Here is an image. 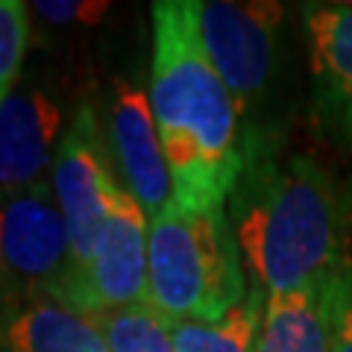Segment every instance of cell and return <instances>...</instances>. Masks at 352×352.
I'll list each match as a JSON object with an SVG mask.
<instances>
[{
  "label": "cell",
  "mask_w": 352,
  "mask_h": 352,
  "mask_svg": "<svg viewBox=\"0 0 352 352\" xmlns=\"http://www.w3.org/2000/svg\"><path fill=\"white\" fill-rule=\"evenodd\" d=\"M329 323H332V352H352V264H344L332 279Z\"/></svg>",
  "instance_id": "16"
},
{
  "label": "cell",
  "mask_w": 352,
  "mask_h": 352,
  "mask_svg": "<svg viewBox=\"0 0 352 352\" xmlns=\"http://www.w3.org/2000/svg\"><path fill=\"white\" fill-rule=\"evenodd\" d=\"M332 279L296 291L267 294L258 352H332V323H329Z\"/></svg>",
  "instance_id": "12"
},
{
  "label": "cell",
  "mask_w": 352,
  "mask_h": 352,
  "mask_svg": "<svg viewBox=\"0 0 352 352\" xmlns=\"http://www.w3.org/2000/svg\"><path fill=\"white\" fill-rule=\"evenodd\" d=\"M36 15L47 24L68 27V24H97L109 12V3L103 0H38Z\"/></svg>",
  "instance_id": "17"
},
{
  "label": "cell",
  "mask_w": 352,
  "mask_h": 352,
  "mask_svg": "<svg viewBox=\"0 0 352 352\" xmlns=\"http://www.w3.org/2000/svg\"><path fill=\"white\" fill-rule=\"evenodd\" d=\"M109 144L120 185L153 220L173 203V179L164 159L150 94L135 82L118 80L109 106Z\"/></svg>",
  "instance_id": "9"
},
{
  "label": "cell",
  "mask_w": 352,
  "mask_h": 352,
  "mask_svg": "<svg viewBox=\"0 0 352 352\" xmlns=\"http://www.w3.org/2000/svg\"><path fill=\"white\" fill-rule=\"evenodd\" d=\"M188 9L208 62L229 88L241 118H247L276 68L285 6L267 0H188Z\"/></svg>",
  "instance_id": "5"
},
{
  "label": "cell",
  "mask_w": 352,
  "mask_h": 352,
  "mask_svg": "<svg viewBox=\"0 0 352 352\" xmlns=\"http://www.w3.org/2000/svg\"><path fill=\"white\" fill-rule=\"evenodd\" d=\"M264 294L252 285L244 302L220 320H170L176 352H258Z\"/></svg>",
  "instance_id": "13"
},
{
  "label": "cell",
  "mask_w": 352,
  "mask_h": 352,
  "mask_svg": "<svg viewBox=\"0 0 352 352\" xmlns=\"http://www.w3.org/2000/svg\"><path fill=\"white\" fill-rule=\"evenodd\" d=\"M302 30L314 109L326 132L352 147V3H305Z\"/></svg>",
  "instance_id": "10"
},
{
  "label": "cell",
  "mask_w": 352,
  "mask_h": 352,
  "mask_svg": "<svg viewBox=\"0 0 352 352\" xmlns=\"http://www.w3.org/2000/svg\"><path fill=\"white\" fill-rule=\"evenodd\" d=\"M241 258L264 294L296 291L344 267V203L317 159L244 135V168L226 203Z\"/></svg>",
  "instance_id": "1"
},
{
  "label": "cell",
  "mask_w": 352,
  "mask_h": 352,
  "mask_svg": "<svg viewBox=\"0 0 352 352\" xmlns=\"http://www.w3.org/2000/svg\"><path fill=\"white\" fill-rule=\"evenodd\" d=\"M141 302H150V217L120 185L91 256L76 276L71 305L100 317Z\"/></svg>",
  "instance_id": "7"
},
{
  "label": "cell",
  "mask_w": 352,
  "mask_h": 352,
  "mask_svg": "<svg viewBox=\"0 0 352 352\" xmlns=\"http://www.w3.org/2000/svg\"><path fill=\"white\" fill-rule=\"evenodd\" d=\"M97 320L109 352H176L170 320L150 302L106 311Z\"/></svg>",
  "instance_id": "14"
},
{
  "label": "cell",
  "mask_w": 352,
  "mask_h": 352,
  "mask_svg": "<svg viewBox=\"0 0 352 352\" xmlns=\"http://www.w3.org/2000/svg\"><path fill=\"white\" fill-rule=\"evenodd\" d=\"M71 294V238L53 185L0 191V305Z\"/></svg>",
  "instance_id": "4"
},
{
  "label": "cell",
  "mask_w": 352,
  "mask_h": 352,
  "mask_svg": "<svg viewBox=\"0 0 352 352\" xmlns=\"http://www.w3.org/2000/svg\"><path fill=\"white\" fill-rule=\"evenodd\" d=\"M150 103L173 200L182 208H226L244 168L241 112L197 38L188 0L153 3Z\"/></svg>",
  "instance_id": "2"
},
{
  "label": "cell",
  "mask_w": 352,
  "mask_h": 352,
  "mask_svg": "<svg viewBox=\"0 0 352 352\" xmlns=\"http://www.w3.org/2000/svg\"><path fill=\"white\" fill-rule=\"evenodd\" d=\"M50 185L71 238V294H74L76 276L82 273L88 256H91L94 241L100 235L106 217L112 212V200L120 188L112 164H109L106 135L100 129V120L94 115V106L88 103L76 106L74 118L68 120V129H65V138L50 170ZM71 294H68V305H71Z\"/></svg>",
  "instance_id": "6"
},
{
  "label": "cell",
  "mask_w": 352,
  "mask_h": 352,
  "mask_svg": "<svg viewBox=\"0 0 352 352\" xmlns=\"http://www.w3.org/2000/svg\"><path fill=\"white\" fill-rule=\"evenodd\" d=\"M65 129L59 97L47 85L21 80L0 103V191L47 182Z\"/></svg>",
  "instance_id": "8"
},
{
  "label": "cell",
  "mask_w": 352,
  "mask_h": 352,
  "mask_svg": "<svg viewBox=\"0 0 352 352\" xmlns=\"http://www.w3.org/2000/svg\"><path fill=\"white\" fill-rule=\"evenodd\" d=\"M0 352H109L100 320L53 296L0 305Z\"/></svg>",
  "instance_id": "11"
},
{
  "label": "cell",
  "mask_w": 352,
  "mask_h": 352,
  "mask_svg": "<svg viewBox=\"0 0 352 352\" xmlns=\"http://www.w3.org/2000/svg\"><path fill=\"white\" fill-rule=\"evenodd\" d=\"M250 294L226 208L170 203L150 220V305L168 320H220Z\"/></svg>",
  "instance_id": "3"
},
{
  "label": "cell",
  "mask_w": 352,
  "mask_h": 352,
  "mask_svg": "<svg viewBox=\"0 0 352 352\" xmlns=\"http://www.w3.org/2000/svg\"><path fill=\"white\" fill-rule=\"evenodd\" d=\"M30 44V12L21 0H0V103L21 82Z\"/></svg>",
  "instance_id": "15"
}]
</instances>
